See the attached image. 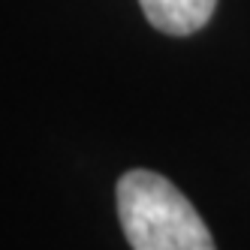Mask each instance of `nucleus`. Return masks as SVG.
<instances>
[{"mask_svg":"<svg viewBox=\"0 0 250 250\" xmlns=\"http://www.w3.org/2000/svg\"><path fill=\"white\" fill-rule=\"evenodd\" d=\"M118 220L133 250H217L193 202L151 169L121 175Z\"/></svg>","mask_w":250,"mask_h":250,"instance_id":"obj_1","label":"nucleus"},{"mask_svg":"<svg viewBox=\"0 0 250 250\" xmlns=\"http://www.w3.org/2000/svg\"><path fill=\"white\" fill-rule=\"evenodd\" d=\"M142 12L151 27L169 37H190V33L202 30L211 15L217 0H139Z\"/></svg>","mask_w":250,"mask_h":250,"instance_id":"obj_2","label":"nucleus"}]
</instances>
